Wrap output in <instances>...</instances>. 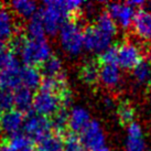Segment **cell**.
I'll return each instance as SVG.
<instances>
[{
    "label": "cell",
    "mask_w": 151,
    "mask_h": 151,
    "mask_svg": "<svg viewBox=\"0 0 151 151\" xmlns=\"http://www.w3.org/2000/svg\"><path fill=\"white\" fill-rule=\"evenodd\" d=\"M52 122L47 117L40 116L38 114H32L25 117L23 124V130L25 134L32 140L40 141L44 137L51 134Z\"/></svg>",
    "instance_id": "obj_7"
},
{
    "label": "cell",
    "mask_w": 151,
    "mask_h": 151,
    "mask_svg": "<svg viewBox=\"0 0 151 151\" xmlns=\"http://www.w3.org/2000/svg\"><path fill=\"white\" fill-rule=\"evenodd\" d=\"M142 60V52L136 43L122 42L117 46V65L124 70H134Z\"/></svg>",
    "instance_id": "obj_9"
},
{
    "label": "cell",
    "mask_w": 151,
    "mask_h": 151,
    "mask_svg": "<svg viewBox=\"0 0 151 151\" xmlns=\"http://www.w3.org/2000/svg\"><path fill=\"white\" fill-rule=\"evenodd\" d=\"M106 12L108 13L117 27L127 30L132 27L136 18V9L128 2H110L107 6Z\"/></svg>",
    "instance_id": "obj_8"
},
{
    "label": "cell",
    "mask_w": 151,
    "mask_h": 151,
    "mask_svg": "<svg viewBox=\"0 0 151 151\" xmlns=\"http://www.w3.org/2000/svg\"><path fill=\"white\" fill-rule=\"evenodd\" d=\"M34 95L32 91H30L25 87H19L16 91H13V99H14V107H17V110L25 113L29 111L33 106Z\"/></svg>",
    "instance_id": "obj_19"
},
{
    "label": "cell",
    "mask_w": 151,
    "mask_h": 151,
    "mask_svg": "<svg viewBox=\"0 0 151 151\" xmlns=\"http://www.w3.org/2000/svg\"><path fill=\"white\" fill-rule=\"evenodd\" d=\"M117 116L118 119L120 120L122 124L125 125H129L131 122H134V107L130 105L129 103L124 101L120 105L118 106L117 108Z\"/></svg>",
    "instance_id": "obj_29"
},
{
    "label": "cell",
    "mask_w": 151,
    "mask_h": 151,
    "mask_svg": "<svg viewBox=\"0 0 151 151\" xmlns=\"http://www.w3.org/2000/svg\"><path fill=\"white\" fill-rule=\"evenodd\" d=\"M42 83V74L37 67L22 66L21 68V86L33 91L41 86Z\"/></svg>",
    "instance_id": "obj_18"
},
{
    "label": "cell",
    "mask_w": 151,
    "mask_h": 151,
    "mask_svg": "<svg viewBox=\"0 0 151 151\" xmlns=\"http://www.w3.org/2000/svg\"><path fill=\"white\" fill-rule=\"evenodd\" d=\"M18 34V24L12 10L0 4V43L11 41Z\"/></svg>",
    "instance_id": "obj_10"
},
{
    "label": "cell",
    "mask_w": 151,
    "mask_h": 151,
    "mask_svg": "<svg viewBox=\"0 0 151 151\" xmlns=\"http://www.w3.org/2000/svg\"><path fill=\"white\" fill-rule=\"evenodd\" d=\"M27 38L29 39H43L45 38V29L40 14L35 16L28 20L27 23Z\"/></svg>",
    "instance_id": "obj_23"
},
{
    "label": "cell",
    "mask_w": 151,
    "mask_h": 151,
    "mask_svg": "<svg viewBox=\"0 0 151 151\" xmlns=\"http://www.w3.org/2000/svg\"><path fill=\"white\" fill-rule=\"evenodd\" d=\"M14 107L13 92L7 89H0V114L12 110Z\"/></svg>",
    "instance_id": "obj_31"
},
{
    "label": "cell",
    "mask_w": 151,
    "mask_h": 151,
    "mask_svg": "<svg viewBox=\"0 0 151 151\" xmlns=\"http://www.w3.org/2000/svg\"><path fill=\"white\" fill-rule=\"evenodd\" d=\"M85 4V2L77 0L46 1L41 12L39 13L44 24L45 32L50 35L59 33L61 28L68 21V18L84 10Z\"/></svg>",
    "instance_id": "obj_1"
},
{
    "label": "cell",
    "mask_w": 151,
    "mask_h": 151,
    "mask_svg": "<svg viewBox=\"0 0 151 151\" xmlns=\"http://www.w3.org/2000/svg\"><path fill=\"white\" fill-rule=\"evenodd\" d=\"M63 151H86V149L81 137L71 132L63 139Z\"/></svg>",
    "instance_id": "obj_28"
},
{
    "label": "cell",
    "mask_w": 151,
    "mask_h": 151,
    "mask_svg": "<svg viewBox=\"0 0 151 151\" xmlns=\"http://www.w3.org/2000/svg\"><path fill=\"white\" fill-rule=\"evenodd\" d=\"M107 151H110V150H107Z\"/></svg>",
    "instance_id": "obj_36"
},
{
    "label": "cell",
    "mask_w": 151,
    "mask_h": 151,
    "mask_svg": "<svg viewBox=\"0 0 151 151\" xmlns=\"http://www.w3.org/2000/svg\"><path fill=\"white\" fill-rule=\"evenodd\" d=\"M122 71L117 64H106L99 68V82L108 88H116L122 83Z\"/></svg>",
    "instance_id": "obj_17"
},
{
    "label": "cell",
    "mask_w": 151,
    "mask_h": 151,
    "mask_svg": "<svg viewBox=\"0 0 151 151\" xmlns=\"http://www.w3.org/2000/svg\"><path fill=\"white\" fill-rule=\"evenodd\" d=\"M10 47L27 66L43 65L52 56V47L45 38L29 39L18 33L10 41Z\"/></svg>",
    "instance_id": "obj_2"
},
{
    "label": "cell",
    "mask_w": 151,
    "mask_h": 151,
    "mask_svg": "<svg viewBox=\"0 0 151 151\" xmlns=\"http://www.w3.org/2000/svg\"><path fill=\"white\" fill-rule=\"evenodd\" d=\"M37 151H63V139L60 134H50L38 141Z\"/></svg>",
    "instance_id": "obj_22"
},
{
    "label": "cell",
    "mask_w": 151,
    "mask_h": 151,
    "mask_svg": "<svg viewBox=\"0 0 151 151\" xmlns=\"http://www.w3.org/2000/svg\"><path fill=\"white\" fill-rule=\"evenodd\" d=\"M99 68L98 64L95 61H87L85 62L80 71V76L82 81L88 85L96 84L99 81Z\"/></svg>",
    "instance_id": "obj_21"
},
{
    "label": "cell",
    "mask_w": 151,
    "mask_h": 151,
    "mask_svg": "<svg viewBox=\"0 0 151 151\" xmlns=\"http://www.w3.org/2000/svg\"><path fill=\"white\" fill-rule=\"evenodd\" d=\"M0 151H37V146L25 134L9 136L1 142Z\"/></svg>",
    "instance_id": "obj_13"
},
{
    "label": "cell",
    "mask_w": 151,
    "mask_h": 151,
    "mask_svg": "<svg viewBox=\"0 0 151 151\" xmlns=\"http://www.w3.org/2000/svg\"><path fill=\"white\" fill-rule=\"evenodd\" d=\"M134 78L138 83H149L151 78V62L149 60H141L132 70Z\"/></svg>",
    "instance_id": "obj_27"
},
{
    "label": "cell",
    "mask_w": 151,
    "mask_h": 151,
    "mask_svg": "<svg viewBox=\"0 0 151 151\" xmlns=\"http://www.w3.org/2000/svg\"><path fill=\"white\" fill-rule=\"evenodd\" d=\"M132 28L139 39L151 44V10L140 9L136 13Z\"/></svg>",
    "instance_id": "obj_15"
},
{
    "label": "cell",
    "mask_w": 151,
    "mask_h": 151,
    "mask_svg": "<svg viewBox=\"0 0 151 151\" xmlns=\"http://www.w3.org/2000/svg\"><path fill=\"white\" fill-rule=\"evenodd\" d=\"M52 122V128L55 129L56 134H60L68 127V113H66L65 109H61L53 116Z\"/></svg>",
    "instance_id": "obj_30"
},
{
    "label": "cell",
    "mask_w": 151,
    "mask_h": 151,
    "mask_svg": "<svg viewBox=\"0 0 151 151\" xmlns=\"http://www.w3.org/2000/svg\"><path fill=\"white\" fill-rule=\"evenodd\" d=\"M125 151H146L147 143L142 127L138 122H131L127 126Z\"/></svg>",
    "instance_id": "obj_12"
},
{
    "label": "cell",
    "mask_w": 151,
    "mask_h": 151,
    "mask_svg": "<svg viewBox=\"0 0 151 151\" xmlns=\"http://www.w3.org/2000/svg\"><path fill=\"white\" fill-rule=\"evenodd\" d=\"M104 106L107 109H110L114 106V101L111 98H109V97H106L105 99H104Z\"/></svg>",
    "instance_id": "obj_33"
},
{
    "label": "cell",
    "mask_w": 151,
    "mask_h": 151,
    "mask_svg": "<svg viewBox=\"0 0 151 151\" xmlns=\"http://www.w3.org/2000/svg\"><path fill=\"white\" fill-rule=\"evenodd\" d=\"M114 38L96 25H89L84 30V49L89 52L99 53L111 46Z\"/></svg>",
    "instance_id": "obj_6"
},
{
    "label": "cell",
    "mask_w": 151,
    "mask_h": 151,
    "mask_svg": "<svg viewBox=\"0 0 151 151\" xmlns=\"http://www.w3.org/2000/svg\"><path fill=\"white\" fill-rule=\"evenodd\" d=\"M82 141L86 151H107V141L104 129L97 120H92L82 132Z\"/></svg>",
    "instance_id": "obj_5"
},
{
    "label": "cell",
    "mask_w": 151,
    "mask_h": 151,
    "mask_svg": "<svg viewBox=\"0 0 151 151\" xmlns=\"http://www.w3.org/2000/svg\"><path fill=\"white\" fill-rule=\"evenodd\" d=\"M94 25H96L98 29L103 30L104 32L111 35L113 38L116 37V34L118 32L117 24L115 23V21L110 18V16L106 11L101 12L97 16L96 19H95V22H94Z\"/></svg>",
    "instance_id": "obj_25"
},
{
    "label": "cell",
    "mask_w": 151,
    "mask_h": 151,
    "mask_svg": "<svg viewBox=\"0 0 151 151\" xmlns=\"http://www.w3.org/2000/svg\"><path fill=\"white\" fill-rule=\"evenodd\" d=\"M21 68L20 64L0 71V89L16 91L21 87Z\"/></svg>",
    "instance_id": "obj_16"
},
{
    "label": "cell",
    "mask_w": 151,
    "mask_h": 151,
    "mask_svg": "<svg viewBox=\"0 0 151 151\" xmlns=\"http://www.w3.org/2000/svg\"><path fill=\"white\" fill-rule=\"evenodd\" d=\"M42 73L44 77H56L64 74L62 60L56 55H52L42 65Z\"/></svg>",
    "instance_id": "obj_24"
},
{
    "label": "cell",
    "mask_w": 151,
    "mask_h": 151,
    "mask_svg": "<svg viewBox=\"0 0 151 151\" xmlns=\"http://www.w3.org/2000/svg\"><path fill=\"white\" fill-rule=\"evenodd\" d=\"M10 9L17 16L29 20L37 14L38 4L31 0H16L10 4Z\"/></svg>",
    "instance_id": "obj_20"
},
{
    "label": "cell",
    "mask_w": 151,
    "mask_h": 151,
    "mask_svg": "<svg viewBox=\"0 0 151 151\" xmlns=\"http://www.w3.org/2000/svg\"><path fill=\"white\" fill-rule=\"evenodd\" d=\"M59 41L66 54L77 56L84 50V30L77 21L70 20L60 30Z\"/></svg>",
    "instance_id": "obj_3"
},
{
    "label": "cell",
    "mask_w": 151,
    "mask_h": 151,
    "mask_svg": "<svg viewBox=\"0 0 151 151\" xmlns=\"http://www.w3.org/2000/svg\"><path fill=\"white\" fill-rule=\"evenodd\" d=\"M62 98L61 94L44 89H40L33 98V106L32 108L40 116L49 117L54 116L59 110L62 109Z\"/></svg>",
    "instance_id": "obj_4"
},
{
    "label": "cell",
    "mask_w": 151,
    "mask_h": 151,
    "mask_svg": "<svg viewBox=\"0 0 151 151\" xmlns=\"http://www.w3.org/2000/svg\"><path fill=\"white\" fill-rule=\"evenodd\" d=\"M149 86H150V88H151V78H150V81H149Z\"/></svg>",
    "instance_id": "obj_34"
},
{
    "label": "cell",
    "mask_w": 151,
    "mask_h": 151,
    "mask_svg": "<svg viewBox=\"0 0 151 151\" xmlns=\"http://www.w3.org/2000/svg\"><path fill=\"white\" fill-rule=\"evenodd\" d=\"M24 119L23 113L17 109L0 114V130H2L4 134L9 136L20 134V130L23 129Z\"/></svg>",
    "instance_id": "obj_11"
},
{
    "label": "cell",
    "mask_w": 151,
    "mask_h": 151,
    "mask_svg": "<svg viewBox=\"0 0 151 151\" xmlns=\"http://www.w3.org/2000/svg\"><path fill=\"white\" fill-rule=\"evenodd\" d=\"M91 122V114L82 106L73 107L68 113V128L72 130V134H82Z\"/></svg>",
    "instance_id": "obj_14"
},
{
    "label": "cell",
    "mask_w": 151,
    "mask_h": 151,
    "mask_svg": "<svg viewBox=\"0 0 151 151\" xmlns=\"http://www.w3.org/2000/svg\"><path fill=\"white\" fill-rule=\"evenodd\" d=\"M0 147H1V142H0Z\"/></svg>",
    "instance_id": "obj_35"
},
{
    "label": "cell",
    "mask_w": 151,
    "mask_h": 151,
    "mask_svg": "<svg viewBox=\"0 0 151 151\" xmlns=\"http://www.w3.org/2000/svg\"><path fill=\"white\" fill-rule=\"evenodd\" d=\"M99 62L101 65L117 64V46L111 45L99 54Z\"/></svg>",
    "instance_id": "obj_32"
},
{
    "label": "cell",
    "mask_w": 151,
    "mask_h": 151,
    "mask_svg": "<svg viewBox=\"0 0 151 151\" xmlns=\"http://www.w3.org/2000/svg\"><path fill=\"white\" fill-rule=\"evenodd\" d=\"M18 59L16 53L10 46L0 43V71L18 65Z\"/></svg>",
    "instance_id": "obj_26"
}]
</instances>
